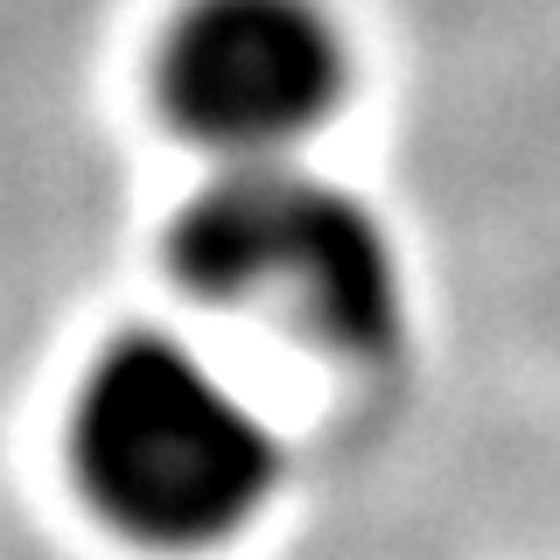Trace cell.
<instances>
[{"mask_svg": "<svg viewBox=\"0 0 560 560\" xmlns=\"http://www.w3.org/2000/svg\"><path fill=\"white\" fill-rule=\"evenodd\" d=\"M92 504L148 547H210L267 504L280 442L189 343L162 329L105 343L70 413Z\"/></svg>", "mask_w": 560, "mask_h": 560, "instance_id": "6da1fadb", "label": "cell"}, {"mask_svg": "<svg viewBox=\"0 0 560 560\" xmlns=\"http://www.w3.org/2000/svg\"><path fill=\"white\" fill-rule=\"evenodd\" d=\"M168 267L189 294L259 308L329 350H385L399 337V259L350 189L273 162H224L175 210Z\"/></svg>", "mask_w": 560, "mask_h": 560, "instance_id": "7a4b0ae2", "label": "cell"}, {"mask_svg": "<svg viewBox=\"0 0 560 560\" xmlns=\"http://www.w3.org/2000/svg\"><path fill=\"white\" fill-rule=\"evenodd\" d=\"M343 28L323 0H183L154 49L162 113L224 162H273L337 113Z\"/></svg>", "mask_w": 560, "mask_h": 560, "instance_id": "3957f363", "label": "cell"}]
</instances>
